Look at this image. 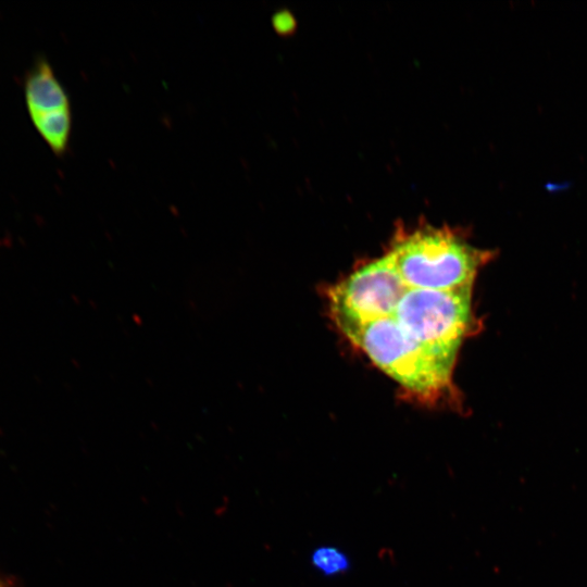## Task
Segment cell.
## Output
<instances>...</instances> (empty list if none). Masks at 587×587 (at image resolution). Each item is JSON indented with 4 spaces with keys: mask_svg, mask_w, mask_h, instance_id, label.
<instances>
[{
    "mask_svg": "<svg viewBox=\"0 0 587 587\" xmlns=\"http://www.w3.org/2000/svg\"><path fill=\"white\" fill-rule=\"evenodd\" d=\"M339 329L407 392L421 401L455 400V359L415 340L392 317L365 324L339 325Z\"/></svg>",
    "mask_w": 587,
    "mask_h": 587,
    "instance_id": "cell-1",
    "label": "cell"
},
{
    "mask_svg": "<svg viewBox=\"0 0 587 587\" xmlns=\"http://www.w3.org/2000/svg\"><path fill=\"white\" fill-rule=\"evenodd\" d=\"M0 587H13V583L2 576H0Z\"/></svg>",
    "mask_w": 587,
    "mask_h": 587,
    "instance_id": "cell-7",
    "label": "cell"
},
{
    "mask_svg": "<svg viewBox=\"0 0 587 587\" xmlns=\"http://www.w3.org/2000/svg\"><path fill=\"white\" fill-rule=\"evenodd\" d=\"M409 288L451 290L473 286L478 270L492 258L450 227L399 228L388 251Z\"/></svg>",
    "mask_w": 587,
    "mask_h": 587,
    "instance_id": "cell-2",
    "label": "cell"
},
{
    "mask_svg": "<svg viewBox=\"0 0 587 587\" xmlns=\"http://www.w3.org/2000/svg\"><path fill=\"white\" fill-rule=\"evenodd\" d=\"M24 97L34 127L54 154L63 155L71 138V102L64 86L45 58H39L27 72Z\"/></svg>",
    "mask_w": 587,
    "mask_h": 587,
    "instance_id": "cell-5",
    "label": "cell"
},
{
    "mask_svg": "<svg viewBox=\"0 0 587 587\" xmlns=\"http://www.w3.org/2000/svg\"><path fill=\"white\" fill-rule=\"evenodd\" d=\"M310 563L319 574L334 577L346 574L351 567L349 555L335 546H319L310 557Z\"/></svg>",
    "mask_w": 587,
    "mask_h": 587,
    "instance_id": "cell-6",
    "label": "cell"
},
{
    "mask_svg": "<svg viewBox=\"0 0 587 587\" xmlns=\"http://www.w3.org/2000/svg\"><path fill=\"white\" fill-rule=\"evenodd\" d=\"M408 289L391 258L385 253L362 265L329 290L334 320L339 326L392 316Z\"/></svg>",
    "mask_w": 587,
    "mask_h": 587,
    "instance_id": "cell-4",
    "label": "cell"
},
{
    "mask_svg": "<svg viewBox=\"0 0 587 587\" xmlns=\"http://www.w3.org/2000/svg\"><path fill=\"white\" fill-rule=\"evenodd\" d=\"M472 289L473 286L451 290L409 288L392 317L419 342L457 359L462 341L479 330Z\"/></svg>",
    "mask_w": 587,
    "mask_h": 587,
    "instance_id": "cell-3",
    "label": "cell"
}]
</instances>
